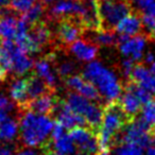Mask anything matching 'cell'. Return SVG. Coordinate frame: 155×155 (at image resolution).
<instances>
[{
    "mask_svg": "<svg viewBox=\"0 0 155 155\" xmlns=\"http://www.w3.org/2000/svg\"><path fill=\"white\" fill-rule=\"evenodd\" d=\"M18 125L22 143L29 148H37L48 142L54 122L47 115L26 110L20 117Z\"/></svg>",
    "mask_w": 155,
    "mask_h": 155,
    "instance_id": "obj_1",
    "label": "cell"
},
{
    "mask_svg": "<svg viewBox=\"0 0 155 155\" xmlns=\"http://www.w3.org/2000/svg\"><path fill=\"white\" fill-rule=\"evenodd\" d=\"M83 78L91 82L107 103L116 102L122 93V85L116 73L101 62H88L83 70Z\"/></svg>",
    "mask_w": 155,
    "mask_h": 155,
    "instance_id": "obj_2",
    "label": "cell"
},
{
    "mask_svg": "<svg viewBox=\"0 0 155 155\" xmlns=\"http://www.w3.org/2000/svg\"><path fill=\"white\" fill-rule=\"evenodd\" d=\"M127 117L122 112L118 103H108L107 107L103 110L101 122L97 127V140L101 151H108V149L117 140V136L127 122Z\"/></svg>",
    "mask_w": 155,
    "mask_h": 155,
    "instance_id": "obj_3",
    "label": "cell"
},
{
    "mask_svg": "<svg viewBox=\"0 0 155 155\" xmlns=\"http://www.w3.org/2000/svg\"><path fill=\"white\" fill-rule=\"evenodd\" d=\"M98 12L101 29L112 30L131 12V5L125 0H99Z\"/></svg>",
    "mask_w": 155,
    "mask_h": 155,
    "instance_id": "obj_4",
    "label": "cell"
},
{
    "mask_svg": "<svg viewBox=\"0 0 155 155\" xmlns=\"http://www.w3.org/2000/svg\"><path fill=\"white\" fill-rule=\"evenodd\" d=\"M120 141L135 143L147 149L154 144V137L151 133V127L141 118L131 119L125 123L120 132Z\"/></svg>",
    "mask_w": 155,
    "mask_h": 155,
    "instance_id": "obj_5",
    "label": "cell"
},
{
    "mask_svg": "<svg viewBox=\"0 0 155 155\" xmlns=\"http://www.w3.org/2000/svg\"><path fill=\"white\" fill-rule=\"evenodd\" d=\"M69 136L72 139L77 153L81 155H96L99 152L97 136L91 129L81 125L69 130Z\"/></svg>",
    "mask_w": 155,
    "mask_h": 155,
    "instance_id": "obj_6",
    "label": "cell"
},
{
    "mask_svg": "<svg viewBox=\"0 0 155 155\" xmlns=\"http://www.w3.org/2000/svg\"><path fill=\"white\" fill-rule=\"evenodd\" d=\"M118 48L123 58H131L134 62L142 60L144 55V49L147 46V38L143 35L134 36H121L118 35Z\"/></svg>",
    "mask_w": 155,
    "mask_h": 155,
    "instance_id": "obj_7",
    "label": "cell"
},
{
    "mask_svg": "<svg viewBox=\"0 0 155 155\" xmlns=\"http://www.w3.org/2000/svg\"><path fill=\"white\" fill-rule=\"evenodd\" d=\"M0 44L5 47L10 52L12 62V69L11 72H14L17 75H24L28 73L33 68V61L29 56L28 53L22 51L21 49L16 46V44L11 39H2Z\"/></svg>",
    "mask_w": 155,
    "mask_h": 155,
    "instance_id": "obj_8",
    "label": "cell"
},
{
    "mask_svg": "<svg viewBox=\"0 0 155 155\" xmlns=\"http://www.w3.org/2000/svg\"><path fill=\"white\" fill-rule=\"evenodd\" d=\"M88 10V0H56L52 3L51 15L54 17H79L82 19Z\"/></svg>",
    "mask_w": 155,
    "mask_h": 155,
    "instance_id": "obj_9",
    "label": "cell"
},
{
    "mask_svg": "<svg viewBox=\"0 0 155 155\" xmlns=\"http://www.w3.org/2000/svg\"><path fill=\"white\" fill-rule=\"evenodd\" d=\"M66 131L67 130H65L60 123L54 122L53 129L51 132L53 150L64 155H75L77 148H75L69 134L66 133Z\"/></svg>",
    "mask_w": 155,
    "mask_h": 155,
    "instance_id": "obj_10",
    "label": "cell"
},
{
    "mask_svg": "<svg viewBox=\"0 0 155 155\" xmlns=\"http://www.w3.org/2000/svg\"><path fill=\"white\" fill-rule=\"evenodd\" d=\"M53 112H55L56 122L60 123L65 130H71L73 127L86 124L84 118L71 110L65 101L60 102L58 104L56 103Z\"/></svg>",
    "mask_w": 155,
    "mask_h": 155,
    "instance_id": "obj_11",
    "label": "cell"
},
{
    "mask_svg": "<svg viewBox=\"0 0 155 155\" xmlns=\"http://www.w3.org/2000/svg\"><path fill=\"white\" fill-rule=\"evenodd\" d=\"M129 78L132 82L155 95V75L146 65H135Z\"/></svg>",
    "mask_w": 155,
    "mask_h": 155,
    "instance_id": "obj_12",
    "label": "cell"
},
{
    "mask_svg": "<svg viewBox=\"0 0 155 155\" xmlns=\"http://www.w3.org/2000/svg\"><path fill=\"white\" fill-rule=\"evenodd\" d=\"M70 52L77 60L82 62H91L98 55V47L94 43H89L84 39L74 41L70 44Z\"/></svg>",
    "mask_w": 155,
    "mask_h": 155,
    "instance_id": "obj_13",
    "label": "cell"
},
{
    "mask_svg": "<svg viewBox=\"0 0 155 155\" xmlns=\"http://www.w3.org/2000/svg\"><path fill=\"white\" fill-rule=\"evenodd\" d=\"M17 22L18 19L10 7L0 10V38L14 41L17 31Z\"/></svg>",
    "mask_w": 155,
    "mask_h": 155,
    "instance_id": "obj_14",
    "label": "cell"
},
{
    "mask_svg": "<svg viewBox=\"0 0 155 155\" xmlns=\"http://www.w3.org/2000/svg\"><path fill=\"white\" fill-rule=\"evenodd\" d=\"M115 31L121 36H134L141 32V18L138 14L130 12L115 27Z\"/></svg>",
    "mask_w": 155,
    "mask_h": 155,
    "instance_id": "obj_15",
    "label": "cell"
},
{
    "mask_svg": "<svg viewBox=\"0 0 155 155\" xmlns=\"http://www.w3.org/2000/svg\"><path fill=\"white\" fill-rule=\"evenodd\" d=\"M29 37L33 47V53H37L48 44L51 38V31L47 25L37 22L29 30Z\"/></svg>",
    "mask_w": 155,
    "mask_h": 155,
    "instance_id": "obj_16",
    "label": "cell"
},
{
    "mask_svg": "<svg viewBox=\"0 0 155 155\" xmlns=\"http://www.w3.org/2000/svg\"><path fill=\"white\" fill-rule=\"evenodd\" d=\"M118 100H119L118 105L120 106L122 112L124 113L125 116L129 119L135 118L140 113V110H141L142 103L138 100V98L127 88H125V91L121 93Z\"/></svg>",
    "mask_w": 155,
    "mask_h": 155,
    "instance_id": "obj_17",
    "label": "cell"
},
{
    "mask_svg": "<svg viewBox=\"0 0 155 155\" xmlns=\"http://www.w3.org/2000/svg\"><path fill=\"white\" fill-rule=\"evenodd\" d=\"M56 99L51 94H44L35 99L29 100L28 103L24 107V110H29L32 112L38 113V114L47 115L52 113L56 105Z\"/></svg>",
    "mask_w": 155,
    "mask_h": 155,
    "instance_id": "obj_18",
    "label": "cell"
},
{
    "mask_svg": "<svg viewBox=\"0 0 155 155\" xmlns=\"http://www.w3.org/2000/svg\"><path fill=\"white\" fill-rule=\"evenodd\" d=\"M35 74L46 83L49 88H54L58 83V77L55 71L52 68V65L48 58H41L33 64Z\"/></svg>",
    "mask_w": 155,
    "mask_h": 155,
    "instance_id": "obj_19",
    "label": "cell"
},
{
    "mask_svg": "<svg viewBox=\"0 0 155 155\" xmlns=\"http://www.w3.org/2000/svg\"><path fill=\"white\" fill-rule=\"evenodd\" d=\"M81 34L80 26L73 20L64 19L58 27V37L60 41L66 45H70L79 38Z\"/></svg>",
    "mask_w": 155,
    "mask_h": 155,
    "instance_id": "obj_20",
    "label": "cell"
},
{
    "mask_svg": "<svg viewBox=\"0 0 155 155\" xmlns=\"http://www.w3.org/2000/svg\"><path fill=\"white\" fill-rule=\"evenodd\" d=\"M10 96H11V99L20 108H24L26 106L29 101L28 94H27V78H17L11 83Z\"/></svg>",
    "mask_w": 155,
    "mask_h": 155,
    "instance_id": "obj_21",
    "label": "cell"
},
{
    "mask_svg": "<svg viewBox=\"0 0 155 155\" xmlns=\"http://www.w3.org/2000/svg\"><path fill=\"white\" fill-rule=\"evenodd\" d=\"M65 103L67 104L69 108L71 110L75 113V114L80 115L83 118L85 117V115L87 114L88 110L91 108L93 101H89L86 98H84L83 96H81L80 94L75 93V91H71L67 95ZM85 120V119H84Z\"/></svg>",
    "mask_w": 155,
    "mask_h": 155,
    "instance_id": "obj_22",
    "label": "cell"
},
{
    "mask_svg": "<svg viewBox=\"0 0 155 155\" xmlns=\"http://www.w3.org/2000/svg\"><path fill=\"white\" fill-rule=\"evenodd\" d=\"M19 133V125L16 120L9 117L0 122V141L5 143H11L17 138Z\"/></svg>",
    "mask_w": 155,
    "mask_h": 155,
    "instance_id": "obj_23",
    "label": "cell"
},
{
    "mask_svg": "<svg viewBox=\"0 0 155 155\" xmlns=\"http://www.w3.org/2000/svg\"><path fill=\"white\" fill-rule=\"evenodd\" d=\"M49 87L37 75H30L27 78V94L29 100L35 99L44 94L48 93Z\"/></svg>",
    "mask_w": 155,
    "mask_h": 155,
    "instance_id": "obj_24",
    "label": "cell"
},
{
    "mask_svg": "<svg viewBox=\"0 0 155 155\" xmlns=\"http://www.w3.org/2000/svg\"><path fill=\"white\" fill-rule=\"evenodd\" d=\"M45 13V7L43 2H35L28 11H26L21 16V19L26 21L29 26H34L35 24L39 22L41 17Z\"/></svg>",
    "mask_w": 155,
    "mask_h": 155,
    "instance_id": "obj_25",
    "label": "cell"
},
{
    "mask_svg": "<svg viewBox=\"0 0 155 155\" xmlns=\"http://www.w3.org/2000/svg\"><path fill=\"white\" fill-rule=\"evenodd\" d=\"M95 36H94V43L98 46H113L117 44L118 36L115 34L112 30H106V29H101V30H96Z\"/></svg>",
    "mask_w": 155,
    "mask_h": 155,
    "instance_id": "obj_26",
    "label": "cell"
},
{
    "mask_svg": "<svg viewBox=\"0 0 155 155\" xmlns=\"http://www.w3.org/2000/svg\"><path fill=\"white\" fill-rule=\"evenodd\" d=\"M144 150L142 147L130 142H120L115 150V155H144Z\"/></svg>",
    "mask_w": 155,
    "mask_h": 155,
    "instance_id": "obj_27",
    "label": "cell"
},
{
    "mask_svg": "<svg viewBox=\"0 0 155 155\" xmlns=\"http://www.w3.org/2000/svg\"><path fill=\"white\" fill-rule=\"evenodd\" d=\"M141 117L140 118L152 127L155 123V98H151L141 107Z\"/></svg>",
    "mask_w": 155,
    "mask_h": 155,
    "instance_id": "obj_28",
    "label": "cell"
},
{
    "mask_svg": "<svg viewBox=\"0 0 155 155\" xmlns=\"http://www.w3.org/2000/svg\"><path fill=\"white\" fill-rule=\"evenodd\" d=\"M78 94H80L81 96H83L84 98H86L87 100L93 102H97L100 99L99 91H97L95 86L91 84V82H88L87 80L84 81V83L82 84V86L80 87V89L77 91Z\"/></svg>",
    "mask_w": 155,
    "mask_h": 155,
    "instance_id": "obj_29",
    "label": "cell"
},
{
    "mask_svg": "<svg viewBox=\"0 0 155 155\" xmlns=\"http://www.w3.org/2000/svg\"><path fill=\"white\" fill-rule=\"evenodd\" d=\"M130 1L142 14L155 15V0H130Z\"/></svg>",
    "mask_w": 155,
    "mask_h": 155,
    "instance_id": "obj_30",
    "label": "cell"
},
{
    "mask_svg": "<svg viewBox=\"0 0 155 155\" xmlns=\"http://www.w3.org/2000/svg\"><path fill=\"white\" fill-rule=\"evenodd\" d=\"M35 2L36 0H10V9L15 13L24 14Z\"/></svg>",
    "mask_w": 155,
    "mask_h": 155,
    "instance_id": "obj_31",
    "label": "cell"
},
{
    "mask_svg": "<svg viewBox=\"0 0 155 155\" xmlns=\"http://www.w3.org/2000/svg\"><path fill=\"white\" fill-rule=\"evenodd\" d=\"M140 18H141L142 29L150 37H155V15L142 14Z\"/></svg>",
    "mask_w": 155,
    "mask_h": 155,
    "instance_id": "obj_32",
    "label": "cell"
},
{
    "mask_svg": "<svg viewBox=\"0 0 155 155\" xmlns=\"http://www.w3.org/2000/svg\"><path fill=\"white\" fill-rule=\"evenodd\" d=\"M73 70H74V65L72 63L64 62L58 66V73L62 78H68L69 75L73 74Z\"/></svg>",
    "mask_w": 155,
    "mask_h": 155,
    "instance_id": "obj_33",
    "label": "cell"
},
{
    "mask_svg": "<svg viewBox=\"0 0 155 155\" xmlns=\"http://www.w3.org/2000/svg\"><path fill=\"white\" fill-rule=\"evenodd\" d=\"M134 66H135V62H134V61H132L131 58H123L122 63H121V69H122V72H123V74H124V77H127V78L130 77Z\"/></svg>",
    "mask_w": 155,
    "mask_h": 155,
    "instance_id": "obj_34",
    "label": "cell"
},
{
    "mask_svg": "<svg viewBox=\"0 0 155 155\" xmlns=\"http://www.w3.org/2000/svg\"><path fill=\"white\" fill-rule=\"evenodd\" d=\"M14 108V103L9 99L8 97H5V95L0 94V110H5L8 113H11Z\"/></svg>",
    "mask_w": 155,
    "mask_h": 155,
    "instance_id": "obj_35",
    "label": "cell"
},
{
    "mask_svg": "<svg viewBox=\"0 0 155 155\" xmlns=\"http://www.w3.org/2000/svg\"><path fill=\"white\" fill-rule=\"evenodd\" d=\"M14 155H39V153L35 150V148H29V147H26V148L17 151Z\"/></svg>",
    "mask_w": 155,
    "mask_h": 155,
    "instance_id": "obj_36",
    "label": "cell"
},
{
    "mask_svg": "<svg viewBox=\"0 0 155 155\" xmlns=\"http://www.w3.org/2000/svg\"><path fill=\"white\" fill-rule=\"evenodd\" d=\"M0 155H13L12 154V149L5 144L0 143Z\"/></svg>",
    "mask_w": 155,
    "mask_h": 155,
    "instance_id": "obj_37",
    "label": "cell"
},
{
    "mask_svg": "<svg viewBox=\"0 0 155 155\" xmlns=\"http://www.w3.org/2000/svg\"><path fill=\"white\" fill-rule=\"evenodd\" d=\"M142 58L144 60L146 64L150 65V64H152V63L155 61V55L153 53H151V52H148L146 55H143V58Z\"/></svg>",
    "mask_w": 155,
    "mask_h": 155,
    "instance_id": "obj_38",
    "label": "cell"
},
{
    "mask_svg": "<svg viewBox=\"0 0 155 155\" xmlns=\"http://www.w3.org/2000/svg\"><path fill=\"white\" fill-rule=\"evenodd\" d=\"M7 73L8 72L5 71V69L0 65V82H3V81L5 80V78H7Z\"/></svg>",
    "mask_w": 155,
    "mask_h": 155,
    "instance_id": "obj_39",
    "label": "cell"
},
{
    "mask_svg": "<svg viewBox=\"0 0 155 155\" xmlns=\"http://www.w3.org/2000/svg\"><path fill=\"white\" fill-rule=\"evenodd\" d=\"M10 7V0H0V10Z\"/></svg>",
    "mask_w": 155,
    "mask_h": 155,
    "instance_id": "obj_40",
    "label": "cell"
},
{
    "mask_svg": "<svg viewBox=\"0 0 155 155\" xmlns=\"http://www.w3.org/2000/svg\"><path fill=\"white\" fill-rule=\"evenodd\" d=\"M146 150H147V152H144L146 155H155V146L154 144L149 147V148H147Z\"/></svg>",
    "mask_w": 155,
    "mask_h": 155,
    "instance_id": "obj_41",
    "label": "cell"
},
{
    "mask_svg": "<svg viewBox=\"0 0 155 155\" xmlns=\"http://www.w3.org/2000/svg\"><path fill=\"white\" fill-rule=\"evenodd\" d=\"M149 69H150V70H151V72H152L153 74L155 75V61L152 63V64H150V65H149Z\"/></svg>",
    "mask_w": 155,
    "mask_h": 155,
    "instance_id": "obj_42",
    "label": "cell"
},
{
    "mask_svg": "<svg viewBox=\"0 0 155 155\" xmlns=\"http://www.w3.org/2000/svg\"><path fill=\"white\" fill-rule=\"evenodd\" d=\"M45 155H64V154H61V153H58V152H56V151L52 150V151H50V152H47Z\"/></svg>",
    "mask_w": 155,
    "mask_h": 155,
    "instance_id": "obj_43",
    "label": "cell"
},
{
    "mask_svg": "<svg viewBox=\"0 0 155 155\" xmlns=\"http://www.w3.org/2000/svg\"><path fill=\"white\" fill-rule=\"evenodd\" d=\"M56 0H41V2L44 5H52L53 2H55Z\"/></svg>",
    "mask_w": 155,
    "mask_h": 155,
    "instance_id": "obj_44",
    "label": "cell"
},
{
    "mask_svg": "<svg viewBox=\"0 0 155 155\" xmlns=\"http://www.w3.org/2000/svg\"><path fill=\"white\" fill-rule=\"evenodd\" d=\"M97 155H112V154H110L108 151H102V152H100L99 154H97Z\"/></svg>",
    "mask_w": 155,
    "mask_h": 155,
    "instance_id": "obj_45",
    "label": "cell"
},
{
    "mask_svg": "<svg viewBox=\"0 0 155 155\" xmlns=\"http://www.w3.org/2000/svg\"><path fill=\"white\" fill-rule=\"evenodd\" d=\"M151 133H152L153 137H155V123L152 125V130H151Z\"/></svg>",
    "mask_w": 155,
    "mask_h": 155,
    "instance_id": "obj_46",
    "label": "cell"
}]
</instances>
